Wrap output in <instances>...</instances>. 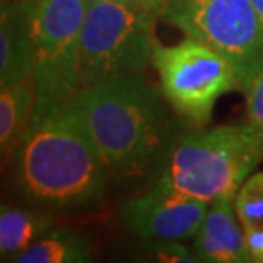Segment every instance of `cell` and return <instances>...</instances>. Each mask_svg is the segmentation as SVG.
<instances>
[{
	"instance_id": "6da1fadb",
	"label": "cell",
	"mask_w": 263,
	"mask_h": 263,
	"mask_svg": "<svg viewBox=\"0 0 263 263\" xmlns=\"http://www.w3.org/2000/svg\"><path fill=\"white\" fill-rule=\"evenodd\" d=\"M9 164L15 190L28 203L57 212L96 205L109 176L73 98H38Z\"/></svg>"
},
{
	"instance_id": "7a4b0ae2",
	"label": "cell",
	"mask_w": 263,
	"mask_h": 263,
	"mask_svg": "<svg viewBox=\"0 0 263 263\" xmlns=\"http://www.w3.org/2000/svg\"><path fill=\"white\" fill-rule=\"evenodd\" d=\"M142 76L82 87L73 98L109 176L137 180L161 167L181 125Z\"/></svg>"
},
{
	"instance_id": "3957f363",
	"label": "cell",
	"mask_w": 263,
	"mask_h": 263,
	"mask_svg": "<svg viewBox=\"0 0 263 263\" xmlns=\"http://www.w3.org/2000/svg\"><path fill=\"white\" fill-rule=\"evenodd\" d=\"M263 157L251 125H224L181 135L159 167V181L205 202L236 195Z\"/></svg>"
},
{
	"instance_id": "277c9868",
	"label": "cell",
	"mask_w": 263,
	"mask_h": 263,
	"mask_svg": "<svg viewBox=\"0 0 263 263\" xmlns=\"http://www.w3.org/2000/svg\"><path fill=\"white\" fill-rule=\"evenodd\" d=\"M156 12L144 5L89 0L81 31V82L139 77L152 62Z\"/></svg>"
},
{
	"instance_id": "5b68a950",
	"label": "cell",
	"mask_w": 263,
	"mask_h": 263,
	"mask_svg": "<svg viewBox=\"0 0 263 263\" xmlns=\"http://www.w3.org/2000/svg\"><path fill=\"white\" fill-rule=\"evenodd\" d=\"M161 15L222 55L243 92L263 67V26L251 0H170Z\"/></svg>"
},
{
	"instance_id": "8992f818",
	"label": "cell",
	"mask_w": 263,
	"mask_h": 263,
	"mask_svg": "<svg viewBox=\"0 0 263 263\" xmlns=\"http://www.w3.org/2000/svg\"><path fill=\"white\" fill-rule=\"evenodd\" d=\"M152 65L159 73L166 101L197 127L209 123L220 96L241 89L233 65L193 38L171 46L154 43Z\"/></svg>"
},
{
	"instance_id": "52a82bcc",
	"label": "cell",
	"mask_w": 263,
	"mask_h": 263,
	"mask_svg": "<svg viewBox=\"0 0 263 263\" xmlns=\"http://www.w3.org/2000/svg\"><path fill=\"white\" fill-rule=\"evenodd\" d=\"M89 0H34L33 77L38 98L67 99L82 89L81 31Z\"/></svg>"
},
{
	"instance_id": "ba28073f",
	"label": "cell",
	"mask_w": 263,
	"mask_h": 263,
	"mask_svg": "<svg viewBox=\"0 0 263 263\" xmlns=\"http://www.w3.org/2000/svg\"><path fill=\"white\" fill-rule=\"evenodd\" d=\"M207 203L157 180L154 188L123 205L122 217L130 233L144 241H185L197 236Z\"/></svg>"
},
{
	"instance_id": "9c48e42d",
	"label": "cell",
	"mask_w": 263,
	"mask_h": 263,
	"mask_svg": "<svg viewBox=\"0 0 263 263\" xmlns=\"http://www.w3.org/2000/svg\"><path fill=\"white\" fill-rule=\"evenodd\" d=\"M236 195H228L212 202L197 236L193 251L200 261L209 263H246L251 261L245 245V231L239 229L236 217Z\"/></svg>"
},
{
	"instance_id": "30bf717a",
	"label": "cell",
	"mask_w": 263,
	"mask_h": 263,
	"mask_svg": "<svg viewBox=\"0 0 263 263\" xmlns=\"http://www.w3.org/2000/svg\"><path fill=\"white\" fill-rule=\"evenodd\" d=\"M34 0H2L0 12V86L33 76L31 19Z\"/></svg>"
},
{
	"instance_id": "8fae6325",
	"label": "cell",
	"mask_w": 263,
	"mask_h": 263,
	"mask_svg": "<svg viewBox=\"0 0 263 263\" xmlns=\"http://www.w3.org/2000/svg\"><path fill=\"white\" fill-rule=\"evenodd\" d=\"M38 89L34 77L29 76L23 81L5 84L0 91V152L4 166L23 137L29 120L33 117Z\"/></svg>"
},
{
	"instance_id": "7c38bea8",
	"label": "cell",
	"mask_w": 263,
	"mask_h": 263,
	"mask_svg": "<svg viewBox=\"0 0 263 263\" xmlns=\"http://www.w3.org/2000/svg\"><path fill=\"white\" fill-rule=\"evenodd\" d=\"M53 229V220L38 210L12 207L2 203L0 210V256L2 261H14Z\"/></svg>"
},
{
	"instance_id": "4fadbf2b",
	"label": "cell",
	"mask_w": 263,
	"mask_h": 263,
	"mask_svg": "<svg viewBox=\"0 0 263 263\" xmlns=\"http://www.w3.org/2000/svg\"><path fill=\"white\" fill-rule=\"evenodd\" d=\"M92 260L89 243L68 229H51L40 241L15 256V263H87Z\"/></svg>"
},
{
	"instance_id": "5bb4252c",
	"label": "cell",
	"mask_w": 263,
	"mask_h": 263,
	"mask_svg": "<svg viewBox=\"0 0 263 263\" xmlns=\"http://www.w3.org/2000/svg\"><path fill=\"white\" fill-rule=\"evenodd\" d=\"M236 214L243 229L263 226V171L250 175L236 193Z\"/></svg>"
},
{
	"instance_id": "9a60e30c",
	"label": "cell",
	"mask_w": 263,
	"mask_h": 263,
	"mask_svg": "<svg viewBox=\"0 0 263 263\" xmlns=\"http://www.w3.org/2000/svg\"><path fill=\"white\" fill-rule=\"evenodd\" d=\"M147 256L164 263H197L200 261L180 241H147Z\"/></svg>"
},
{
	"instance_id": "2e32d148",
	"label": "cell",
	"mask_w": 263,
	"mask_h": 263,
	"mask_svg": "<svg viewBox=\"0 0 263 263\" xmlns=\"http://www.w3.org/2000/svg\"><path fill=\"white\" fill-rule=\"evenodd\" d=\"M246 103H248V120L255 132L263 139V67L246 87Z\"/></svg>"
},
{
	"instance_id": "e0dca14e",
	"label": "cell",
	"mask_w": 263,
	"mask_h": 263,
	"mask_svg": "<svg viewBox=\"0 0 263 263\" xmlns=\"http://www.w3.org/2000/svg\"><path fill=\"white\" fill-rule=\"evenodd\" d=\"M245 245L250 260L263 263V226L245 229Z\"/></svg>"
},
{
	"instance_id": "ac0fdd59",
	"label": "cell",
	"mask_w": 263,
	"mask_h": 263,
	"mask_svg": "<svg viewBox=\"0 0 263 263\" xmlns=\"http://www.w3.org/2000/svg\"><path fill=\"white\" fill-rule=\"evenodd\" d=\"M142 4H144V7L154 10V12H162L164 7L167 4H170V0H142Z\"/></svg>"
},
{
	"instance_id": "d6986e66",
	"label": "cell",
	"mask_w": 263,
	"mask_h": 263,
	"mask_svg": "<svg viewBox=\"0 0 263 263\" xmlns=\"http://www.w3.org/2000/svg\"><path fill=\"white\" fill-rule=\"evenodd\" d=\"M251 4H253V7L256 10V14H258L261 26H263V0H251Z\"/></svg>"
},
{
	"instance_id": "ffe728a7",
	"label": "cell",
	"mask_w": 263,
	"mask_h": 263,
	"mask_svg": "<svg viewBox=\"0 0 263 263\" xmlns=\"http://www.w3.org/2000/svg\"><path fill=\"white\" fill-rule=\"evenodd\" d=\"M111 2H123V4H135V5H144L142 0H111Z\"/></svg>"
}]
</instances>
